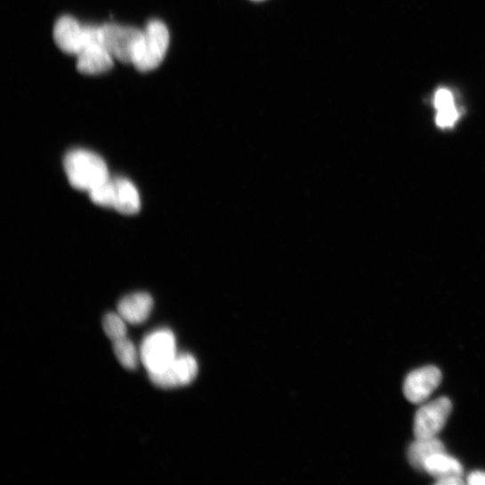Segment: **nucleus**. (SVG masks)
Instances as JSON below:
<instances>
[{
	"label": "nucleus",
	"instance_id": "f257e3e1",
	"mask_svg": "<svg viewBox=\"0 0 485 485\" xmlns=\"http://www.w3.org/2000/svg\"><path fill=\"white\" fill-rule=\"evenodd\" d=\"M64 169L70 185L87 192L110 178L106 161L100 155L82 149L67 153Z\"/></svg>",
	"mask_w": 485,
	"mask_h": 485
},
{
	"label": "nucleus",
	"instance_id": "f03ea898",
	"mask_svg": "<svg viewBox=\"0 0 485 485\" xmlns=\"http://www.w3.org/2000/svg\"><path fill=\"white\" fill-rule=\"evenodd\" d=\"M53 38L66 53L79 55L84 50L101 42V27L83 26L74 18L65 16L55 24Z\"/></svg>",
	"mask_w": 485,
	"mask_h": 485
},
{
	"label": "nucleus",
	"instance_id": "7ed1b4c3",
	"mask_svg": "<svg viewBox=\"0 0 485 485\" xmlns=\"http://www.w3.org/2000/svg\"><path fill=\"white\" fill-rule=\"evenodd\" d=\"M143 38V31L117 24L101 27V42L109 53L124 63H133Z\"/></svg>",
	"mask_w": 485,
	"mask_h": 485
},
{
	"label": "nucleus",
	"instance_id": "20e7f679",
	"mask_svg": "<svg viewBox=\"0 0 485 485\" xmlns=\"http://www.w3.org/2000/svg\"><path fill=\"white\" fill-rule=\"evenodd\" d=\"M169 45V32L164 23L150 21L143 31V38L133 61L134 67L141 72L158 68L163 61Z\"/></svg>",
	"mask_w": 485,
	"mask_h": 485
},
{
	"label": "nucleus",
	"instance_id": "39448f33",
	"mask_svg": "<svg viewBox=\"0 0 485 485\" xmlns=\"http://www.w3.org/2000/svg\"><path fill=\"white\" fill-rule=\"evenodd\" d=\"M176 355L175 337L167 329L150 334L144 338L141 347V359L149 373L164 371Z\"/></svg>",
	"mask_w": 485,
	"mask_h": 485
},
{
	"label": "nucleus",
	"instance_id": "423d86ee",
	"mask_svg": "<svg viewBox=\"0 0 485 485\" xmlns=\"http://www.w3.org/2000/svg\"><path fill=\"white\" fill-rule=\"evenodd\" d=\"M451 410L452 404L447 398H440L420 408L415 417L416 439L437 437L444 428Z\"/></svg>",
	"mask_w": 485,
	"mask_h": 485
},
{
	"label": "nucleus",
	"instance_id": "0eeeda50",
	"mask_svg": "<svg viewBox=\"0 0 485 485\" xmlns=\"http://www.w3.org/2000/svg\"><path fill=\"white\" fill-rule=\"evenodd\" d=\"M198 364L190 354H177L172 363L162 372L149 373L154 384L161 388L186 385L196 379Z\"/></svg>",
	"mask_w": 485,
	"mask_h": 485
},
{
	"label": "nucleus",
	"instance_id": "6e6552de",
	"mask_svg": "<svg viewBox=\"0 0 485 485\" xmlns=\"http://www.w3.org/2000/svg\"><path fill=\"white\" fill-rule=\"evenodd\" d=\"M441 379V370L434 366L416 369L405 380L404 394L413 404L424 403L437 390Z\"/></svg>",
	"mask_w": 485,
	"mask_h": 485
},
{
	"label": "nucleus",
	"instance_id": "1a4fd4ad",
	"mask_svg": "<svg viewBox=\"0 0 485 485\" xmlns=\"http://www.w3.org/2000/svg\"><path fill=\"white\" fill-rule=\"evenodd\" d=\"M113 66L114 57L101 44H92L77 55V69L83 74L103 73Z\"/></svg>",
	"mask_w": 485,
	"mask_h": 485
},
{
	"label": "nucleus",
	"instance_id": "9d476101",
	"mask_svg": "<svg viewBox=\"0 0 485 485\" xmlns=\"http://www.w3.org/2000/svg\"><path fill=\"white\" fill-rule=\"evenodd\" d=\"M152 297L145 293L128 295L118 303V313L128 323L139 325L145 322L153 308Z\"/></svg>",
	"mask_w": 485,
	"mask_h": 485
},
{
	"label": "nucleus",
	"instance_id": "9b49d317",
	"mask_svg": "<svg viewBox=\"0 0 485 485\" xmlns=\"http://www.w3.org/2000/svg\"><path fill=\"white\" fill-rule=\"evenodd\" d=\"M116 197L114 209L125 215H133L140 212L141 198L136 186L124 177L115 178Z\"/></svg>",
	"mask_w": 485,
	"mask_h": 485
},
{
	"label": "nucleus",
	"instance_id": "f8f14e48",
	"mask_svg": "<svg viewBox=\"0 0 485 485\" xmlns=\"http://www.w3.org/2000/svg\"><path fill=\"white\" fill-rule=\"evenodd\" d=\"M446 452L445 446L437 437L416 439L408 451L410 465L416 470L424 471L425 461L432 456Z\"/></svg>",
	"mask_w": 485,
	"mask_h": 485
},
{
	"label": "nucleus",
	"instance_id": "ddd939ff",
	"mask_svg": "<svg viewBox=\"0 0 485 485\" xmlns=\"http://www.w3.org/2000/svg\"><path fill=\"white\" fill-rule=\"evenodd\" d=\"M434 107L437 110V125L442 129L453 127L459 118L453 93L446 88L439 89L434 96Z\"/></svg>",
	"mask_w": 485,
	"mask_h": 485
},
{
	"label": "nucleus",
	"instance_id": "4468645a",
	"mask_svg": "<svg viewBox=\"0 0 485 485\" xmlns=\"http://www.w3.org/2000/svg\"><path fill=\"white\" fill-rule=\"evenodd\" d=\"M424 471L437 480L453 476H462L463 467L460 462L441 452L429 457L424 464Z\"/></svg>",
	"mask_w": 485,
	"mask_h": 485
},
{
	"label": "nucleus",
	"instance_id": "2eb2a0df",
	"mask_svg": "<svg viewBox=\"0 0 485 485\" xmlns=\"http://www.w3.org/2000/svg\"><path fill=\"white\" fill-rule=\"evenodd\" d=\"M88 193L90 199L96 206L114 209L116 197L115 179L109 178L108 181L95 187Z\"/></svg>",
	"mask_w": 485,
	"mask_h": 485
},
{
	"label": "nucleus",
	"instance_id": "dca6fc26",
	"mask_svg": "<svg viewBox=\"0 0 485 485\" xmlns=\"http://www.w3.org/2000/svg\"><path fill=\"white\" fill-rule=\"evenodd\" d=\"M114 352L125 368L131 370H134L137 368L139 356L132 341L125 337L114 342Z\"/></svg>",
	"mask_w": 485,
	"mask_h": 485
},
{
	"label": "nucleus",
	"instance_id": "f3484780",
	"mask_svg": "<svg viewBox=\"0 0 485 485\" xmlns=\"http://www.w3.org/2000/svg\"><path fill=\"white\" fill-rule=\"evenodd\" d=\"M103 327L107 335L113 342L126 337L127 328L125 325V320L121 317L119 313L107 314L103 320Z\"/></svg>",
	"mask_w": 485,
	"mask_h": 485
},
{
	"label": "nucleus",
	"instance_id": "a211bd4d",
	"mask_svg": "<svg viewBox=\"0 0 485 485\" xmlns=\"http://www.w3.org/2000/svg\"><path fill=\"white\" fill-rule=\"evenodd\" d=\"M467 482L471 485H485V472L471 473L467 477Z\"/></svg>",
	"mask_w": 485,
	"mask_h": 485
},
{
	"label": "nucleus",
	"instance_id": "6ab92c4d",
	"mask_svg": "<svg viewBox=\"0 0 485 485\" xmlns=\"http://www.w3.org/2000/svg\"><path fill=\"white\" fill-rule=\"evenodd\" d=\"M436 483L440 485H461L464 483V481L461 476H453L437 480Z\"/></svg>",
	"mask_w": 485,
	"mask_h": 485
}]
</instances>
